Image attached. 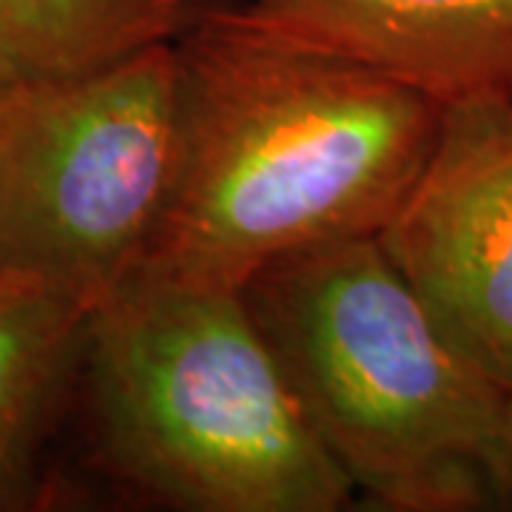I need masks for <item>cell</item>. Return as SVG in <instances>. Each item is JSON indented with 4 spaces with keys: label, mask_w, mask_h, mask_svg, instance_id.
<instances>
[{
    "label": "cell",
    "mask_w": 512,
    "mask_h": 512,
    "mask_svg": "<svg viewBox=\"0 0 512 512\" xmlns=\"http://www.w3.org/2000/svg\"><path fill=\"white\" fill-rule=\"evenodd\" d=\"M174 52L180 157L128 279L239 293L279 256L376 237L439 131L430 97L279 35L237 0L211 3Z\"/></svg>",
    "instance_id": "1"
},
{
    "label": "cell",
    "mask_w": 512,
    "mask_h": 512,
    "mask_svg": "<svg viewBox=\"0 0 512 512\" xmlns=\"http://www.w3.org/2000/svg\"><path fill=\"white\" fill-rule=\"evenodd\" d=\"M239 296L356 493L390 512L501 510L507 393L450 348L379 239L279 256Z\"/></svg>",
    "instance_id": "2"
},
{
    "label": "cell",
    "mask_w": 512,
    "mask_h": 512,
    "mask_svg": "<svg viewBox=\"0 0 512 512\" xmlns=\"http://www.w3.org/2000/svg\"><path fill=\"white\" fill-rule=\"evenodd\" d=\"M94 464L188 512H339L316 439L239 293L128 279L94 308L80 376Z\"/></svg>",
    "instance_id": "3"
},
{
    "label": "cell",
    "mask_w": 512,
    "mask_h": 512,
    "mask_svg": "<svg viewBox=\"0 0 512 512\" xmlns=\"http://www.w3.org/2000/svg\"><path fill=\"white\" fill-rule=\"evenodd\" d=\"M177 157L174 43L37 86L12 183L6 271L37 276L94 313L137 271Z\"/></svg>",
    "instance_id": "4"
},
{
    "label": "cell",
    "mask_w": 512,
    "mask_h": 512,
    "mask_svg": "<svg viewBox=\"0 0 512 512\" xmlns=\"http://www.w3.org/2000/svg\"><path fill=\"white\" fill-rule=\"evenodd\" d=\"M441 336L512 387V103L441 109L404 200L376 234Z\"/></svg>",
    "instance_id": "5"
},
{
    "label": "cell",
    "mask_w": 512,
    "mask_h": 512,
    "mask_svg": "<svg viewBox=\"0 0 512 512\" xmlns=\"http://www.w3.org/2000/svg\"><path fill=\"white\" fill-rule=\"evenodd\" d=\"M279 35L430 97L512 103V0H237Z\"/></svg>",
    "instance_id": "6"
},
{
    "label": "cell",
    "mask_w": 512,
    "mask_h": 512,
    "mask_svg": "<svg viewBox=\"0 0 512 512\" xmlns=\"http://www.w3.org/2000/svg\"><path fill=\"white\" fill-rule=\"evenodd\" d=\"M89 319L49 282L0 274V510L32 498L43 444L80 376Z\"/></svg>",
    "instance_id": "7"
},
{
    "label": "cell",
    "mask_w": 512,
    "mask_h": 512,
    "mask_svg": "<svg viewBox=\"0 0 512 512\" xmlns=\"http://www.w3.org/2000/svg\"><path fill=\"white\" fill-rule=\"evenodd\" d=\"M217 0H0V57L37 86L174 43Z\"/></svg>",
    "instance_id": "8"
},
{
    "label": "cell",
    "mask_w": 512,
    "mask_h": 512,
    "mask_svg": "<svg viewBox=\"0 0 512 512\" xmlns=\"http://www.w3.org/2000/svg\"><path fill=\"white\" fill-rule=\"evenodd\" d=\"M35 94L37 83L23 77L15 66H9L0 57V274L6 271V228H9V205H12L20 140L26 131Z\"/></svg>",
    "instance_id": "9"
},
{
    "label": "cell",
    "mask_w": 512,
    "mask_h": 512,
    "mask_svg": "<svg viewBox=\"0 0 512 512\" xmlns=\"http://www.w3.org/2000/svg\"><path fill=\"white\" fill-rule=\"evenodd\" d=\"M498 498L501 510H512V387L504 399L501 447H498Z\"/></svg>",
    "instance_id": "10"
}]
</instances>
